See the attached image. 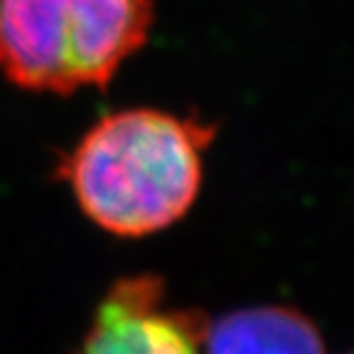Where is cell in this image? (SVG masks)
Segmentation results:
<instances>
[{"label": "cell", "instance_id": "cell-2", "mask_svg": "<svg viewBox=\"0 0 354 354\" xmlns=\"http://www.w3.org/2000/svg\"><path fill=\"white\" fill-rule=\"evenodd\" d=\"M150 25V0H0V69L32 91L104 86Z\"/></svg>", "mask_w": 354, "mask_h": 354}, {"label": "cell", "instance_id": "cell-1", "mask_svg": "<svg viewBox=\"0 0 354 354\" xmlns=\"http://www.w3.org/2000/svg\"><path fill=\"white\" fill-rule=\"evenodd\" d=\"M214 133L212 123L167 111H118L79 140L59 175L104 232L148 236L194 205Z\"/></svg>", "mask_w": 354, "mask_h": 354}, {"label": "cell", "instance_id": "cell-4", "mask_svg": "<svg viewBox=\"0 0 354 354\" xmlns=\"http://www.w3.org/2000/svg\"><path fill=\"white\" fill-rule=\"evenodd\" d=\"M207 354H325L317 327L290 308H249L205 330Z\"/></svg>", "mask_w": 354, "mask_h": 354}, {"label": "cell", "instance_id": "cell-3", "mask_svg": "<svg viewBox=\"0 0 354 354\" xmlns=\"http://www.w3.org/2000/svg\"><path fill=\"white\" fill-rule=\"evenodd\" d=\"M205 320L167 305L155 276L121 278L96 308L79 354H199Z\"/></svg>", "mask_w": 354, "mask_h": 354}]
</instances>
